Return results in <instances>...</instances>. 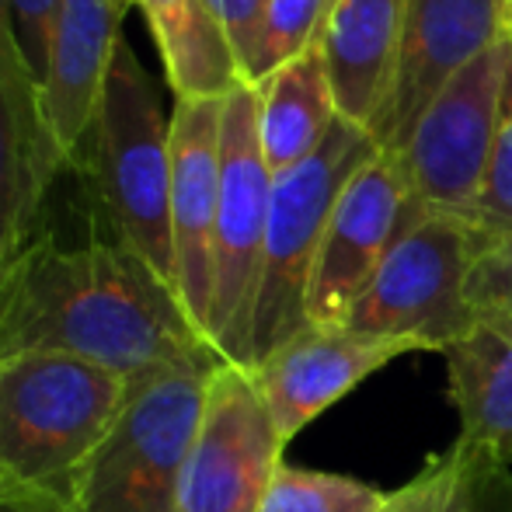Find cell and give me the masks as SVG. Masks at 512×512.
<instances>
[{
    "instance_id": "obj_7",
    "label": "cell",
    "mask_w": 512,
    "mask_h": 512,
    "mask_svg": "<svg viewBox=\"0 0 512 512\" xmlns=\"http://www.w3.org/2000/svg\"><path fill=\"white\" fill-rule=\"evenodd\" d=\"M220 363L185 366L133 387L95 457L81 512H178L206 380Z\"/></svg>"
},
{
    "instance_id": "obj_6",
    "label": "cell",
    "mask_w": 512,
    "mask_h": 512,
    "mask_svg": "<svg viewBox=\"0 0 512 512\" xmlns=\"http://www.w3.org/2000/svg\"><path fill=\"white\" fill-rule=\"evenodd\" d=\"M272 171L258 140V91L251 84L223 98L220 209L213 244V310L209 345L227 363L251 370V317L262 276L265 227L272 206Z\"/></svg>"
},
{
    "instance_id": "obj_28",
    "label": "cell",
    "mask_w": 512,
    "mask_h": 512,
    "mask_svg": "<svg viewBox=\"0 0 512 512\" xmlns=\"http://www.w3.org/2000/svg\"><path fill=\"white\" fill-rule=\"evenodd\" d=\"M439 485V460H432L425 471H418L408 485H401L398 492L391 495V506L384 512H425L432 502V492Z\"/></svg>"
},
{
    "instance_id": "obj_29",
    "label": "cell",
    "mask_w": 512,
    "mask_h": 512,
    "mask_svg": "<svg viewBox=\"0 0 512 512\" xmlns=\"http://www.w3.org/2000/svg\"><path fill=\"white\" fill-rule=\"evenodd\" d=\"M506 28L512 32V0H506Z\"/></svg>"
},
{
    "instance_id": "obj_24",
    "label": "cell",
    "mask_w": 512,
    "mask_h": 512,
    "mask_svg": "<svg viewBox=\"0 0 512 512\" xmlns=\"http://www.w3.org/2000/svg\"><path fill=\"white\" fill-rule=\"evenodd\" d=\"M467 220L474 223V230L481 237L512 234V32H509V63H506V81H502L499 126H495L492 157H488L481 196Z\"/></svg>"
},
{
    "instance_id": "obj_3",
    "label": "cell",
    "mask_w": 512,
    "mask_h": 512,
    "mask_svg": "<svg viewBox=\"0 0 512 512\" xmlns=\"http://www.w3.org/2000/svg\"><path fill=\"white\" fill-rule=\"evenodd\" d=\"M81 164L95 178L112 234L175 286L171 115L161 105L157 81L126 39L115 49Z\"/></svg>"
},
{
    "instance_id": "obj_23",
    "label": "cell",
    "mask_w": 512,
    "mask_h": 512,
    "mask_svg": "<svg viewBox=\"0 0 512 512\" xmlns=\"http://www.w3.org/2000/svg\"><path fill=\"white\" fill-rule=\"evenodd\" d=\"M331 11V0H269L262 21V39H258L255 70H251V88L262 84L272 70L304 56L321 39L324 18Z\"/></svg>"
},
{
    "instance_id": "obj_12",
    "label": "cell",
    "mask_w": 512,
    "mask_h": 512,
    "mask_svg": "<svg viewBox=\"0 0 512 512\" xmlns=\"http://www.w3.org/2000/svg\"><path fill=\"white\" fill-rule=\"evenodd\" d=\"M506 32V0H405L401 63L391 102L373 129L384 154H398L425 105L474 56Z\"/></svg>"
},
{
    "instance_id": "obj_4",
    "label": "cell",
    "mask_w": 512,
    "mask_h": 512,
    "mask_svg": "<svg viewBox=\"0 0 512 512\" xmlns=\"http://www.w3.org/2000/svg\"><path fill=\"white\" fill-rule=\"evenodd\" d=\"M380 154L363 126L338 115L328 140L297 168L272 178L262 276L251 317V366L307 328V293L321 237L349 178Z\"/></svg>"
},
{
    "instance_id": "obj_14",
    "label": "cell",
    "mask_w": 512,
    "mask_h": 512,
    "mask_svg": "<svg viewBox=\"0 0 512 512\" xmlns=\"http://www.w3.org/2000/svg\"><path fill=\"white\" fill-rule=\"evenodd\" d=\"M126 7V0H63L39 95L42 122L60 168L81 164L88 147L108 70L122 42Z\"/></svg>"
},
{
    "instance_id": "obj_18",
    "label": "cell",
    "mask_w": 512,
    "mask_h": 512,
    "mask_svg": "<svg viewBox=\"0 0 512 512\" xmlns=\"http://www.w3.org/2000/svg\"><path fill=\"white\" fill-rule=\"evenodd\" d=\"M140 7L161 49L175 98H227L244 77L223 28L203 0H126Z\"/></svg>"
},
{
    "instance_id": "obj_25",
    "label": "cell",
    "mask_w": 512,
    "mask_h": 512,
    "mask_svg": "<svg viewBox=\"0 0 512 512\" xmlns=\"http://www.w3.org/2000/svg\"><path fill=\"white\" fill-rule=\"evenodd\" d=\"M471 304L478 321L512 328V234L481 237L471 269Z\"/></svg>"
},
{
    "instance_id": "obj_15",
    "label": "cell",
    "mask_w": 512,
    "mask_h": 512,
    "mask_svg": "<svg viewBox=\"0 0 512 512\" xmlns=\"http://www.w3.org/2000/svg\"><path fill=\"white\" fill-rule=\"evenodd\" d=\"M401 32L405 0H331L317 39L338 115L370 136L398 81Z\"/></svg>"
},
{
    "instance_id": "obj_11",
    "label": "cell",
    "mask_w": 512,
    "mask_h": 512,
    "mask_svg": "<svg viewBox=\"0 0 512 512\" xmlns=\"http://www.w3.org/2000/svg\"><path fill=\"white\" fill-rule=\"evenodd\" d=\"M223 98H175L171 112V241L185 314L209 342L213 244L220 209Z\"/></svg>"
},
{
    "instance_id": "obj_26",
    "label": "cell",
    "mask_w": 512,
    "mask_h": 512,
    "mask_svg": "<svg viewBox=\"0 0 512 512\" xmlns=\"http://www.w3.org/2000/svg\"><path fill=\"white\" fill-rule=\"evenodd\" d=\"M60 11H63V0H11V18L21 42V56H25V67L32 74L39 95L49 70V53H53Z\"/></svg>"
},
{
    "instance_id": "obj_2",
    "label": "cell",
    "mask_w": 512,
    "mask_h": 512,
    "mask_svg": "<svg viewBox=\"0 0 512 512\" xmlns=\"http://www.w3.org/2000/svg\"><path fill=\"white\" fill-rule=\"evenodd\" d=\"M133 384L88 359H0V512H81L84 485Z\"/></svg>"
},
{
    "instance_id": "obj_20",
    "label": "cell",
    "mask_w": 512,
    "mask_h": 512,
    "mask_svg": "<svg viewBox=\"0 0 512 512\" xmlns=\"http://www.w3.org/2000/svg\"><path fill=\"white\" fill-rule=\"evenodd\" d=\"M425 512H512V467L457 439L439 457V485Z\"/></svg>"
},
{
    "instance_id": "obj_17",
    "label": "cell",
    "mask_w": 512,
    "mask_h": 512,
    "mask_svg": "<svg viewBox=\"0 0 512 512\" xmlns=\"http://www.w3.org/2000/svg\"><path fill=\"white\" fill-rule=\"evenodd\" d=\"M255 91L258 140L272 175L297 168L328 140L338 108L317 46L272 70L262 84H255Z\"/></svg>"
},
{
    "instance_id": "obj_9",
    "label": "cell",
    "mask_w": 512,
    "mask_h": 512,
    "mask_svg": "<svg viewBox=\"0 0 512 512\" xmlns=\"http://www.w3.org/2000/svg\"><path fill=\"white\" fill-rule=\"evenodd\" d=\"M286 439L248 366L223 359L206 380L178 512H255L283 460Z\"/></svg>"
},
{
    "instance_id": "obj_10",
    "label": "cell",
    "mask_w": 512,
    "mask_h": 512,
    "mask_svg": "<svg viewBox=\"0 0 512 512\" xmlns=\"http://www.w3.org/2000/svg\"><path fill=\"white\" fill-rule=\"evenodd\" d=\"M415 213L422 209L411 203L408 178L398 157L380 150L349 178L328 216L310 276L307 324L342 328Z\"/></svg>"
},
{
    "instance_id": "obj_27",
    "label": "cell",
    "mask_w": 512,
    "mask_h": 512,
    "mask_svg": "<svg viewBox=\"0 0 512 512\" xmlns=\"http://www.w3.org/2000/svg\"><path fill=\"white\" fill-rule=\"evenodd\" d=\"M213 14V21L223 28L230 49L237 56V67H241L244 84L251 81V70H255V53L258 39H262V21L269 0H203Z\"/></svg>"
},
{
    "instance_id": "obj_16",
    "label": "cell",
    "mask_w": 512,
    "mask_h": 512,
    "mask_svg": "<svg viewBox=\"0 0 512 512\" xmlns=\"http://www.w3.org/2000/svg\"><path fill=\"white\" fill-rule=\"evenodd\" d=\"M446 373L460 439L512 467V328L478 321L471 335L446 349Z\"/></svg>"
},
{
    "instance_id": "obj_8",
    "label": "cell",
    "mask_w": 512,
    "mask_h": 512,
    "mask_svg": "<svg viewBox=\"0 0 512 512\" xmlns=\"http://www.w3.org/2000/svg\"><path fill=\"white\" fill-rule=\"evenodd\" d=\"M509 63V28L492 49L474 56L460 74L425 105L398 164L408 178L411 203L422 213L471 216L481 196L495 126H499L502 81Z\"/></svg>"
},
{
    "instance_id": "obj_22",
    "label": "cell",
    "mask_w": 512,
    "mask_h": 512,
    "mask_svg": "<svg viewBox=\"0 0 512 512\" xmlns=\"http://www.w3.org/2000/svg\"><path fill=\"white\" fill-rule=\"evenodd\" d=\"M46 196L39 192L32 164L21 147L18 126L0 95V269L32 241V223Z\"/></svg>"
},
{
    "instance_id": "obj_19",
    "label": "cell",
    "mask_w": 512,
    "mask_h": 512,
    "mask_svg": "<svg viewBox=\"0 0 512 512\" xmlns=\"http://www.w3.org/2000/svg\"><path fill=\"white\" fill-rule=\"evenodd\" d=\"M0 95H4L14 126H18L21 147H25L28 164H32L35 185L46 196L56 171H60V161H56L46 122H42L39 88H35L32 74H28L25 56H21V42L11 18V0H0Z\"/></svg>"
},
{
    "instance_id": "obj_13",
    "label": "cell",
    "mask_w": 512,
    "mask_h": 512,
    "mask_svg": "<svg viewBox=\"0 0 512 512\" xmlns=\"http://www.w3.org/2000/svg\"><path fill=\"white\" fill-rule=\"evenodd\" d=\"M405 352H411L405 342L307 324L279 349H272L262 363L251 366V373L276 418L279 436L290 443L317 415L338 405L366 377Z\"/></svg>"
},
{
    "instance_id": "obj_21",
    "label": "cell",
    "mask_w": 512,
    "mask_h": 512,
    "mask_svg": "<svg viewBox=\"0 0 512 512\" xmlns=\"http://www.w3.org/2000/svg\"><path fill=\"white\" fill-rule=\"evenodd\" d=\"M391 495L349 474L283 464L255 512H384Z\"/></svg>"
},
{
    "instance_id": "obj_1",
    "label": "cell",
    "mask_w": 512,
    "mask_h": 512,
    "mask_svg": "<svg viewBox=\"0 0 512 512\" xmlns=\"http://www.w3.org/2000/svg\"><path fill=\"white\" fill-rule=\"evenodd\" d=\"M21 352L88 359L133 387L223 359L175 286L115 234L84 244L39 234L0 269V359Z\"/></svg>"
},
{
    "instance_id": "obj_5",
    "label": "cell",
    "mask_w": 512,
    "mask_h": 512,
    "mask_svg": "<svg viewBox=\"0 0 512 512\" xmlns=\"http://www.w3.org/2000/svg\"><path fill=\"white\" fill-rule=\"evenodd\" d=\"M478 230L464 216L415 213L380 262L342 328L405 342L411 352H446L478 324L471 269Z\"/></svg>"
}]
</instances>
